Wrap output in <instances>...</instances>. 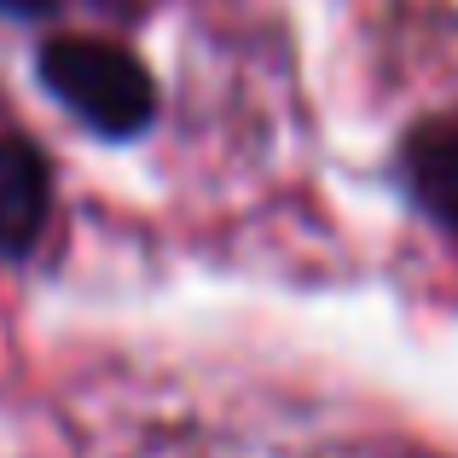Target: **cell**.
<instances>
[{"label": "cell", "instance_id": "1", "mask_svg": "<svg viewBox=\"0 0 458 458\" xmlns=\"http://www.w3.org/2000/svg\"><path fill=\"white\" fill-rule=\"evenodd\" d=\"M35 70L41 88L99 140H134L157 123V81L128 47L93 35H53L35 53Z\"/></svg>", "mask_w": 458, "mask_h": 458}, {"label": "cell", "instance_id": "2", "mask_svg": "<svg viewBox=\"0 0 458 458\" xmlns=\"http://www.w3.org/2000/svg\"><path fill=\"white\" fill-rule=\"evenodd\" d=\"M53 221V163L35 140L0 134V261H30Z\"/></svg>", "mask_w": 458, "mask_h": 458}, {"label": "cell", "instance_id": "3", "mask_svg": "<svg viewBox=\"0 0 458 458\" xmlns=\"http://www.w3.org/2000/svg\"><path fill=\"white\" fill-rule=\"evenodd\" d=\"M401 174H406V191H412L418 209L436 226L458 233V111H441L406 134Z\"/></svg>", "mask_w": 458, "mask_h": 458}, {"label": "cell", "instance_id": "4", "mask_svg": "<svg viewBox=\"0 0 458 458\" xmlns=\"http://www.w3.org/2000/svg\"><path fill=\"white\" fill-rule=\"evenodd\" d=\"M58 0H0V18H53Z\"/></svg>", "mask_w": 458, "mask_h": 458}]
</instances>
